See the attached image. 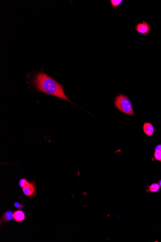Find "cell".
<instances>
[{"label":"cell","mask_w":161,"mask_h":242,"mask_svg":"<svg viewBox=\"0 0 161 242\" xmlns=\"http://www.w3.org/2000/svg\"><path fill=\"white\" fill-rule=\"evenodd\" d=\"M32 83L35 89L39 92L46 95L55 96L73 103L66 96L63 86L43 71L35 74L32 79Z\"/></svg>","instance_id":"1"},{"label":"cell","mask_w":161,"mask_h":242,"mask_svg":"<svg viewBox=\"0 0 161 242\" xmlns=\"http://www.w3.org/2000/svg\"><path fill=\"white\" fill-rule=\"evenodd\" d=\"M115 107L126 115L135 117L132 107V103L127 95L118 94L114 100Z\"/></svg>","instance_id":"2"},{"label":"cell","mask_w":161,"mask_h":242,"mask_svg":"<svg viewBox=\"0 0 161 242\" xmlns=\"http://www.w3.org/2000/svg\"><path fill=\"white\" fill-rule=\"evenodd\" d=\"M36 190L37 189L36 188L35 183L34 181L32 182H29L25 186L22 188L23 193L27 197L35 196L36 195Z\"/></svg>","instance_id":"3"},{"label":"cell","mask_w":161,"mask_h":242,"mask_svg":"<svg viewBox=\"0 0 161 242\" xmlns=\"http://www.w3.org/2000/svg\"><path fill=\"white\" fill-rule=\"evenodd\" d=\"M135 30L139 34L147 35L151 31V26L145 21H143L142 23H138L136 24Z\"/></svg>","instance_id":"4"},{"label":"cell","mask_w":161,"mask_h":242,"mask_svg":"<svg viewBox=\"0 0 161 242\" xmlns=\"http://www.w3.org/2000/svg\"><path fill=\"white\" fill-rule=\"evenodd\" d=\"M143 131L147 135L152 136L154 132V128L153 125L150 122H145L143 126Z\"/></svg>","instance_id":"5"},{"label":"cell","mask_w":161,"mask_h":242,"mask_svg":"<svg viewBox=\"0 0 161 242\" xmlns=\"http://www.w3.org/2000/svg\"><path fill=\"white\" fill-rule=\"evenodd\" d=\"M14 219V212L12 210H8L5 212L2 217L1 222H8Z\"/></svg>","instance_id":"6"},{"label":"cell","mask_w":161,"mask_h":242,"mask_svg":"<svg viewBox=\"0 0 161 242\" xmlns=\"http://www.w3.org/2000/svg\"><path fill=\"white\" fill-rule=\"evenodd\" d=\"M25 219V214L23 211L18 210L14 212V219L17 222H21Z\"/></svg>","instance_id":"7"},{"label":"cell","mask_w":161,"mask_h":242,"mask_svg":"<svg viewBox=\"0 0 161 242\" xmlns=\"http://www.w3.org/2000/svg\"><path fill=\"white\" fill-rule=\"evenodd\" d=\"M160 186L157 183H153L149 186L148 191L150 192H157L160 189Z\"/></svg>","instance_id":"8"},{"label":"cell","mask_w":161,"mask_h":242,"mask_svg":"<svg viewBox=\"0 0 161 242\" xmlns=\"http://www.w3.org/2000/svg\"><path fill=\"white\" fill-rule=\"evenodd\" d=\"M123 2V0H111L110 3L112 5L113 9H115L118 6L120 5Z\"/></svg>","instance_id":"9"},{"label":"cell","mask_w":161,"mask_h":242,"mask_svg":"<svg viewBox=\"0 0 161 242\" xmlns=\"http://www.w3.org/2000/svg\"><path fill=\"white\" fill-rule=\"evenodd\" d=\"M154 159L158 161H161V150H155L154 152Z\"/></svg>","instance_id":"10"},{"label":"cell","mask_w":161,"mask_h":242,"mask_svg":"<svg viewBox=\"0 0 161 242\" xmlns=\"http://www.w3.org/2000/svg\"><path fill=\"white\" fill-rule=\"evenodd\" d=\"M29 183L28 180L25 179H22L20 180L19 181V185L20 187L23 188L24 186H25L28 183Z\"/></svg>","instance_id":"11"},{"label":"cell","mask_w":161,"mask_h":242,"mask_svg":"<svg viewBox=\"0 0 161 242\" xmlns=\"http://www.w3.org/2000/svg\"><path fill=\"white\" fill-rule=\"evenodd\" d=\"M14 206H15L16 208H18L20 209L23 208V205L22 204H20L19 202H16V203L14 204Z\"/></svg>","instance_id":"12"},{"label":"cell","mask_w":161,"mask_h":242,"mask_svg":"<svg viewBox=\"0 0 161 242\" xmlns=\"http://www.w3.org/2000/svg\"><path fill=\"white\" fill-rule=\"evenodd\" d=\"M159 185L160 186H161V180H160L159 181Z\"/></svg>","instance_id":"13"}]
</instances>
